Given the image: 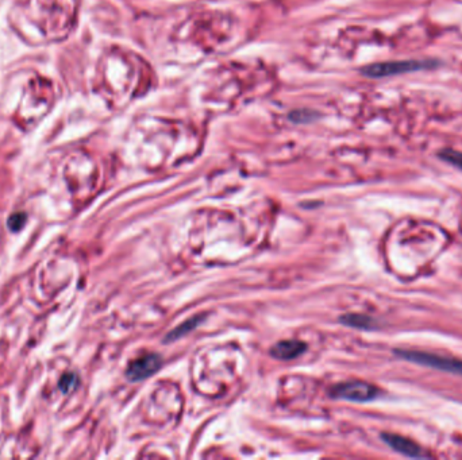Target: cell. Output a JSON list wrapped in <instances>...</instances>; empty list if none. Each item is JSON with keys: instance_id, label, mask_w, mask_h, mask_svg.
<instances>
[{"instance_id": "3957f363", "label": "cell", "mask_w": 462, "mask_h": 460, "mask_svg": "<svg viewBox=\"0 0 462 460\" xmlns=\"http://www.w3.org/2000/svg\"><path fill=\"white\" fill-rule=\"evenodd\" d=\"M380 390L372 383L363 381H349L335 385L330 390L333 398L346 399L353 402H367L379 395Z\"/></svg>"}, {"instance_id": "52a82bcc", "label": "cell", "mask_w": 462, "mask_h": 460, "mask_svg": "<svg viewBox=\"0 0 462 460\" xmlns=\"http://www.w3.org/2000/svg\"><path fill=\"white\" fill-rule=\"evenodd\" d=\"M341 323L347 327H353V328H358V329H372L375 328V320L369 316H365V315H355V313H351V315H345L341 319Z\"/></svg>"}, {"instance_id": "8992f818", "label": "cell", "mask_w": 462, "mask_h": 460, "mask_svg": "<svg viewBox=\"0 0 462 460\" xmlns=\"http://www.w3.org/2000/svg\"><path fill=\"white\" fill-rule=\"evenodd\" d=\"M307 345L297 340H283L274 344L270 349L273 357L279 361H291L295 357L300 356L304 352Z\"/></svg>"}, {"instance_id": "9c48e42d", "label": "cell", "mask_w": 462, "mask_h": 460, "mask_svg": "<svg viewBox=\"0 0 462 460\" xmlns=\"http://www.w3.org/2000/svg\"><path fill=\"white\" fill-rule=\"evenodd\" d=\"M438 157L447 164L453 165L454 168L462 170V151L454 150V148H442L438 152Z\"/></svg>"}, {"instance_id": "5b68a950", "label": "cell", "mask_w": 462, "mask_h": 460, "mask_svg": "<svg viewBox=\"0 0 462 460\" xmlns=\"http://www.w3.org/2000/svg\"><path fill=\"white\" fill-rule=\"evenodd\" d=\"M381 439L385 444H388L393 451L399 452L401 455L408 456V457H427L429 455L423 453L421 445H418L413 440L407 439L404 436L396 435V433H383Z\"/></svg>"}, {"instance_id": "7a4b0ae2", "label": "cell", "mask_w": 462, "mask_h": 460, "mask_svg": "<svg viewBox=\"0 0 462 460\" xmlns=\"http://www.w3.org/2000/svg\"><path fill=\"white\" fill-rule=\"evenodd\" d=\"M395 353L397 356L417 363V365L446 371L450 374L462 375V361L454 356L438 355V353L426 352V351H415V349H395Z\"/></svg>"}, {"instance_id": "6da1fadb", "label": "cell", "mask_w": 462, "mask_h": 460, "mask_svg": "<svg viewBox=\"0 0 462 460\" xmlns=\"http://www.w3.org/2000/svg\"><path fill=\"white\" fill-rule=\"evenodd\" d=\"M439 66L437 60H399V61H385L372 64L361 69L363 76L371 78H383L396 74L412 73L419 70L434 69Z\"/></svg>"}, {"instance_id": "30bf717a", "label": "cell", "mask_w": 462, "mask_h": 460, "mask_svg": "<svg viewBox=\"0 0 462 460\" xmlns=\"http://www.w3.org/2000/svg\"><path fill=\"white\" fill-rule=\"evenodd\" d=\"M76 385H77V377L74 374L64 375L58 382V387L62 393H70L76 387Z\"/></svg>"}, {"instance_id": "8fae6325", "label": "cell", "mask_w": 462, "mask_h": 460, "mask_svg": "<svg viewBox=\"0 0 462 460\" xmlns=\"http://www.w3.org/2000/svg\"><path fill=\"white\" fill-rule=\"evenodd\" d=\"M26 220H27V215L26 214H22V212L14 214L13 216L9 219V227L11 228V231L17 232V231L23 228Z\"/></svg>"}, {"instance_id": "ba28073f", "label": "cell", "mask_w": 462, "mask_h": 460, "mask_svg": "<svg viewBox=\"0 0 462 460\" xmlns=\"http://www.w3.org/2000/svg\"><path fill=\"white\" fill-rule=\"evenodd\" d=\"M200 321H202V317L200 316L192 317V319H190V320H187L186 323H182L180 327H177L176 329H173V331H172V332H170L169 335L165 337V341L168 340V343H170V341L176 340V339H178V337L184 336L186 333L191 332V331H192V329H194L195 327L200 323Z\"/></svg>"}, {"instance_id": "277c9868", "label": "cell", "mask_w": 462, "mask_h": 460, "mask_svg": "<svg viewBox=\"0 0 462 460\" xmlns=\"http://www.w3.org/2000/svg\"><path fill=\"white\" fill-rule=\"evenodd\" d=\"M162 366V359L157 353H148L144 356L138 357L131 365L128 366L127 371H126V377H127L131 382H138V381H144V379L152 377L156 374Z\"/></svg>"}]
</instances>
